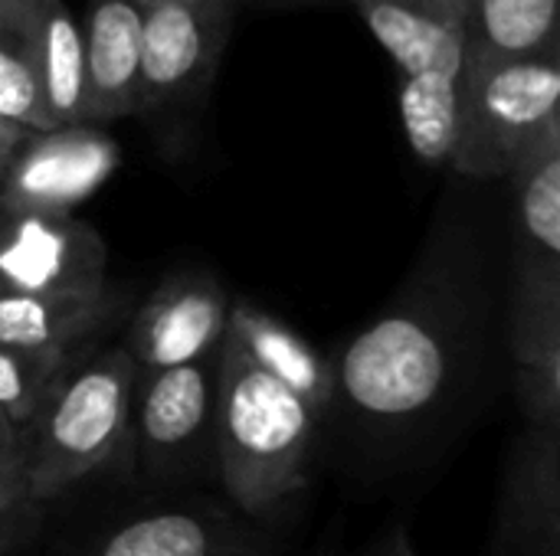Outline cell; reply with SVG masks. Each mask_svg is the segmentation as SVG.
Listing matches in <instances>:
<instances>
[{"label": "cell", "instance_id": "cell-1", "mask_svg": "<svg viewBox=\"0 0 560 556\" xmlns=\"http://www.w3.org/2000/svg\"><path fill=\"white\" fill-rule=\"evenodd\" d=\"M331 364L335 403L325 423L338 426L351 472L371 482L433 465L482 380L466 311L430 298L384 311Z\"/></svg>", "mask_w": 560, "mask_h": 556}, {"label": "cell", "instance_id": "cell-2", "mask_svg": "<svg viewBox=\"0 0 560 556\" xmlns=\"http://www.w3.org/2000/svg\"><path fill=\"white\" fill-rule=\"evenodd\" d=\"M318 433V416L226 334L217 383L220 495L243 514L272 521L308 488Z\"/></svg>", "mask_w": 560, "mask_h": 556}, {"label": "cell", "instance_id": "cell-3", "mask_svg": "<svg viewBox=\"0 0 560 556\" xmlns=\"http://www.w3.org/2000/svg\"><path fill=\"white\" fill-rule=\"evenodd\" d=\"M135 360L125 347H89L69 357L16 426L33 495L52 505L98 475L128 472V406Z\"/></svg>", "mask_w": 560, "mask_h": 556}, {"label": "cell", "instance_id": "cell-4", "mask_svg": "<svg viewBox=\"0 0 560 556\" xmlns=\"http://www.w3.org/2000/svg\"><path fill=\"white\" fill-rule=\"evenodd\" d=\"M79 508L43 556H282L272 521L197 488H141Z\"/></svg>", "mask_w": 560, "mask_h": 556}, {"label": "cell", "instance_id": "cell-5", "mask_svg": "<svg viewBox=\"0 0 560 556\" xmlns=\"http://www.w3.org/2000/svg\"><path fill=\"white\" fill-rule=\"evenodd\" d=\"M217 383L220 351L194 364L135 374L125 472L131 485H217Z\"/></svg>", "mask_w": 560, "mask_h": 556}, {"label": "cell", "instance_id": "cell-6", "mask_svg": "<svg viewBox=\"0 0 560 556\" xmlns=\"http://www.w3.org/2000/svg\"><path fill=\"white\" fill-rule=\"evenodd\" d=\"M560 102V49L463 59L459 134L450 167L463 177H509L522 151L551 125Z\"/></svg>", "mask_w": 560, "mask_h": 556}, {"label": "cell", "instance_id": "cell-7", "mask_svg": "<svg viewBox=\"0 0 560 556\" xmlns=\"http://www.w3.org/2000/svg\"><path fill=\"white\" fill-rule=\"evenodd\" d=\"M118 141L92 121L26 131L0 174V210L72 213L118 170Z\"/></svg>", "mask_w": 560, "mask_h": 556}, {"label": "cell", "instance_id": "cell-8", "mask_svg": "<svg viewBox=\"0 0 560 556\" xmlns=\"http://www.w3.org/2000/svg\"><path fill=\"white\" fill-rule=\"evenodd\" d=\"M108 282V249L72 213L0 210V295L72 292Z\"/></svg>", "mask_w": 560, "mask_h": 556}, {"label": "cell", "instance_id": "cell-9", "mask_svg": "<svg viewBox=\"0 0 560 556\" xmlns=\"http://www.w3.org/2000/svg\"><path fill=\"white\" fill-rule=\"evenodd\" d=\"M230 295L217 275L187 269L164 279L131 315L121 347L138 370L194 364L220 351L226 338Z\"/></svg>", "mask_w": 560, "mask_h": 556}, {"label": "cell", "instance_id": "cell-10", "mask_svg": "<svg viewBox=\"0 0 560 556\" xmlns=\"http://www.w3.org/2000/svg\"><path fill=\"white\" fill-rule=\"evenodd\" d=\"M233 0L141 3V108L174 102L210 79L230 36Z\"/></svg>", "mask_w": 560, "mask_h": 556}, {"label": "cell", "instance_id": "cell-11", "mask_svg": "<svg viewBox=\"0 0 560 556\" xmlns=\"http://www.w3.org/2000/svg\"><path fill=\"white\" fill-rule=\"evenodd\" d=\"M509 357L525 426L560 429V269L515 265Z\"/></svg>", "mask_w": 560, "mask_h": 556}, {"label": "cell", "instance_id": "cell-12", "mask_svg": "<svg viewBox=\"0 0 560 556\" xmlns=\"http://www.w3.org/2000/svg\"><path fill=\"white\" fill-rule=\"evenodd\" d=\"M121 288L95 285L72 292L0 295V344L72 357L95 347L125 318Z\"/></svg>", "mask_w": 560, "mask_h": 556}, {"label": "cell", "instance_id": "cell-13", "mask_svg": "<svg viewBox=\"0 0 560 556\" xmlns=\"http://www.w3.org/2000/svg\"><path fill=\"white\" fill-rule=\"evenodd\" d=\"M82 26L85 121L102 125L141 111V7L89 0Z\"/></svg>", "mask_w": 560, "mask_h": 556}, {"label": "cell", "instance_id": "cell-14", "mask_svg": "<svg viewBox=\"0 0 560 556\" xmlns=\"http://www.w3.org/2000/svg\"><path fill=\"white\" fill-rule=\"evenodd\" d=\"M371 36L394 59L400 82H436L463 75V26L427 0H351Z\"/></svg>", "mask_w": 560, "mask_h": 556}, {"label": "cell", "instance_id": "cell-15", "mask_svg": "<svg viewBox=\"0 0 560 556\" xmlns=\"http://www.w3.org/2000/svg\"><path fill=\"white\" fill-rule=\"evenodd\" d=\"M226 334L243 347V354L259 370H266L285 390H292L318 416V426L325 423V416L335 403L331 357H322L282 318H276L272 311L249 305V301H230Z\"/></svg>", "mask_w": 560, "mask_h": 556}, {"label": "cell", "instance_id": "cell-16", "mask_svg": "<svg viewBox=\"0 0 560 556\" xmlns=\"http://www.w3.org/2000/svg\"><path fill=\"white\" fill-rule=\"evenodd\" d=\"M515 187V265L560 269V118L522 151L509 170Z\"/></svg>", "mask_w": 560, "mask_h": 556}, {"label": "cell", "instance_id": "cell-17", "mask_svg": "<svg viewBox=\"0 0 560 556\" xmlns=\"http://www.w3.org/2000/svg\"><path fill=\"white\" fill-rule=\"evenodd\" d=\"M558 7L560 0H463L459 26L466 59L560 49Z\"/></svg>", "mask_w": 560, "mask_h": 556}, {"label": "cell", "instance_id": "cell-18", "mask_svg": "<svg viewBox=\"0 0 560 556\" xmlns=\"http://www.w3.org/2000/svg\"><path fill=\"white\" fill-rule=\"evenodd\" d=\"M36 29L39 0H0V121L26 131L56 128L43 102Z\"/></svg>", "mask_w": 560, "mask_h": 556}, {"label": "cell", "instance_id": "cell-19", "mask_svg": "<svg viewBox=\"0 0 560 556\" xmlns=\"http://www.w3.org/2000/svg\"><path fill=\"white\" fill-rule=\"evenodd\" d=\"M36 59L43 102L52 125L85 121L82 26L62 0H39Z\"/></svg>", "mask_w": 560, "mask_h": 556}, {"label": "cell", "instance_id": "cell-20", "mask_svg": "<svg viewBox=\"0 0 560 556\" xmlns=\"http://www.w3.org/2000/svg\"><path fill=\"white\" fill-rule=\"evenodd\" d=\"M46 508L30 488L16 429L0 426V556L26 554L43 537Z\"/></svg>", "mask_w": 560, "mask_h": 556}, {"label": "cell", "instance_id": "cell-21", "mask_svg": "<svg viewBox=\"0 0 560 556\" xmlns=\"http://www.w3.org/2000/svg\"><path fill=\"white\" fill-rule=\"evenodd\" d=\"M66 360L69 357L59 354H33L0 344V419H7L13 429L23 426Z\"/></svg>", "mask_w": 560, "mask_h": 556}, {"label": "cell", "instance_id": "cell-22", "mask_svg": "<svg viewBox=\"0 0 560 556\" xmlns=\"http://www.w3.org/2000/svg\"><path fill=\"white\" fill-rule=\"evenodd\" d=\"M489 556H560V537H548L538 531H525V528L492 521Z\"/></svg>", "mask_w": 560, "mask_h": 556}, {"label": "cell", "instance_id": "cell-23", "mask_svg": "<svg viewBox=\"0 0 560 556\" xmlns=\"http://www.w3.org/2000/svg\"><path fill=\"white\" fill-rule=\"evenodd\" d=\"M354 556H417V547H413L410 528L407 524H394L390 531L374 537L364 551H358Z\"/></svg>", "mask_w": 560, "mask_h": 556}, {"label": "cell", "instance_id": "cell-24", "mask_svg": "<svg viewBox=\"0 0 560 556\" xmlns=\"http://www.w3.org/2000/svg\"><path fill=\"white\" fill-rule=\"evenodd\" d=\"M23 134H26V128H16L10 121H0V174H3V167L10 161V154L16 151V144L23 141Z\"/></svg>", "mask_w": 560, "mask_h": 556}, {"label": "cell", "instance_id": "cell-25", "mask_svg": "<svg viewBox=\"0 0 560 556\" xmlns=\"http://www.w3.org/2000/svg\"><path fill=\"white\" fill-rule=\"evenodd\" d=\"M427 3H433V7H440L446 13H456V16H459V7H463V0H427Z\"/></svg>", "mask_w": 560, "mask_h": 556}, {"label": "cell", "instance_id": "cell-26", "mask_svg": "<svg viewBox=\"0 0 560 556\" xmlns=\"http://www.w3.org/2000/svg\"><path fill=\"white\" fill-rule=\"evenodd\" d=\"M292 3H312V0H292Z\"/></svg>", "mask_w": 560, "mask_h": 556}, {"label": "cell", "instance_id": "cell-27", "mask_svg": "<svg viewBox=\"0 0 560 556\" xmlns=\"http://www.w3.org/2000/svg\"><path fill=\"white\" fill-rule=\"evenodd\" d=\"M135 3H138V7H141V3H144V0H135Z\"/></svg>", "mask_w": 560, "mask_h": 556}]
</instances>
